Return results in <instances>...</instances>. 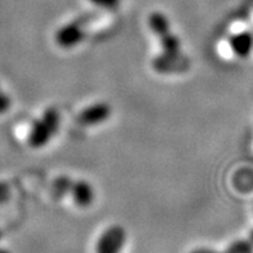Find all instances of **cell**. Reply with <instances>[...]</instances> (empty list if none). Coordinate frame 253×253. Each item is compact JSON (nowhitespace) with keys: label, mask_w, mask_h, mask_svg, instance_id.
I'll list each match as a JSON object with an SVG mask.
<instances>
[{"label":"cell","mask_w":253,"mask_h":253,"mask_svg":"<svg viewBox=\"0 0 253 253\" xmlns=\"http://www.w3.org/2000/svg\"><path fill=\"white\" fill-rule=\"evenodd\" d=\"M149 26L158 38L162 52L153 60V69L162 75L180 74L189 69V58L182 52V43L172 30L169 18L162 12L149 16Z\"/></svg>","instance_id":"obj_1"},{"label":"cell","mask_w":253,"mask_h":253,"mask_svg":"<svg viewBox=\"0 0 253 253\" xmlns=\"http://www.w3.org/2000/svg\"><path fill=\"white\" fill-rule=\"evenodd\" d=\"M52 194L56 199L70 197L80 208L92 206L94 200L93 186L85 180H74L69 176H58L52 182Z\"/></svg>","instance_id":"obj_2"},{"label":"cell","mask_w":253,"mask_h":253,"mask_svg":"<svg viewBox=\"0 0 253 253\" xmlns=\"http://www.w3.org/2000/svg\"><path fill=\"white\" fill-rule=\"evenodd\" d=\"M61 126V114L56 107H48L38 119L31 124L27 136V143L33 149H42L47 146L58 133Z\"/></svg>","instance_id":"obj_3"},{"label":"cell","mask_w":253,"mask_h":253,"mask_svg":"<svg viewBox=\"0 0 253 253\" xmlns=\"http://www.w3.org/2000/svg\"><path fill=\"white\" fill-rule=\"evenodd\" d=\"M90 21H92V16L87 14V16L77 17L70 22L61 26L54 35L57 45L63 49H71L83 43L87 37V29Z\"/></svg>","instance_id":"obj_4"},{"label":"cell","mask_w":253,"mask_h":253,"mask_svg":"<svg viewBox=\"0 0 253 253\" xmlns=\"http://www.w3.org/2000/svg\"><path fill=\"white\" fill-rule=\"evenodd\" d=\"M126 240V231L120 225L107 227L96 244V253H120Z\"/></svg>","instance_id":"obj_5"},{"label":"cell","mask_w":253,"mask_h":253,"mask_svg":"<svg viewBox=\"0 0 253 253\" xmlns=\"http://www.w3.org/2000/svg\"><path fill=\"white\" fill-rule=\"evenodd\" d=\"M113 114V109L107 102L98 101L84 107L78 115V123L83 126H96L105 123Z\"/></svg>","instance_id":"obj_6"},{"label":"cell","mask_w":253,"mask_h":253,"mask_svg":"<svg viewBox=\"0 0 253 253\" xmlns=\"http://www.w3.org/2000/svg\"><path fill=\"white\" fill-rule=\"evenodd\" d=\"M229 44L237 56L247 57L253 48V35L247 31H242L230 38Z\"/></svg>","instance_id":"obj_7"},{"label":"cell","mask_w":253,"mask_h":253,"mask_svg":"<svg viewBox=\"0 0 253 253\" xmlns=\"http://www.w3.org/2000/svg\"><path fill=\"white\" fill-rule=\"evenodd\" d=\"M191 253H253V230L246 239H240L226 247L222 252L210 250V248H198Z\"/></svg>","instance_id":"obj_8"},{"label":"cell","mask_w":253,"mask_h":253,"mask_svg":"<svg viewBox=\"0 0 253 253\" xmlns=\"http://www.w3.org/2000/svg\"><path fill=\"white\" fill-rule=\"evenodd\" d=\"M89 3L103 10H117L122 0H89Z\"/></svg>","instance_id":"obj_9"},{"label":"cell","mask_w":253,"mask_h":253,"mask_svg":"<svg viewBox=\"0 0 253 253\" xmlns=\"http://www.w3.org/2000/svg\"><path fill=\"white\" fill-rule=\"evenodd\" d=\"M10 107V98L3 89L0 87V115L7 113Z\"/></svg>","instance_id":"obj_10"}]
</instances>
